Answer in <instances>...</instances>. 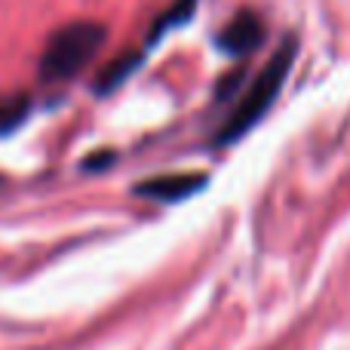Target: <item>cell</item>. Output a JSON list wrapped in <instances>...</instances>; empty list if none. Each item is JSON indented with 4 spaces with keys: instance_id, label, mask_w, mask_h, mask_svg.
<instances>
[{
    "instance_id": "6da1fadb",
    "label": "cell",
    "mask_w": 350,
    "mask_h": 350,
    "mask_svg": "<svg viewBox=\"0 0 350 350\" xmlns=\"http://www.w3.org/2000/svg\"><path fill=\"white\" fill-rule=\"evenodd\" d=\"M292 62H295V40L289 37V40L271 55V62L255 74V80L249 83V90L237 98L234 111L228 114L224 126L218 129V135H215L218 145H228V142L243 139V135H246L249 129L271 111L273 98H277L280 90H283V80H286V74H289Z\"/></svg>"
},
{
    "instance_id": "7a4b0ae2",
    "label": "cell",
    "mask_w": 350,
    "mask_h": 350,
    "mask_svg": "<svg viewBox=\"0 0 350 350\" xmlns=\"http://www.w3.org/2000/svg\"><path fill=\"white\" fill-rule=\"evenodd\" d=\"M108 31L102 22H71L62 25L46 40L40 59V77L43 80H68L80 74L92 62V55L105 46Z\"/></svg>"
},
{
    "instance_id": "3957f363",
    "label": "cell",
    "mask_w": 350,
    "mask_h": 350,
    "mask_svg": "<svg viewBox=\"0 0 350 350\" xmlns=\"http://www.w3.org/2000/svg\"><path fill=\"white\" fill-rule=\"evenodd\" d=\"M206 187V175L203 172H178V175H157L151 181H142L135 187V193L157 203H181V200L193 197L197 191Z\"/></svg>"
},
{
    "instance_id": "277c9868",
    "label": "cell",
    "mask_w": 350,
    "mask_h": 350,
    "mask_svg": "<svg viewBox=\"0 0 350 350\" xmlns=\"http://www.w3.org/2000/svg\"><path fill=\"white\" fill-rule=\"evenodd\" d=\"M261 37H265L261 18L255 16V12H240V16L230 18L228 28L221 31L218 46L230 55H243V53H252V49L261 43Z\"/></svg>"
},
{
    "instance_id": "5b68a950",
    "label": "cell",
    "mask_w": 350,
    "mask_h": 350,
    "mask_svg": "<svg viewBox=\"0 0 350 350\" xmlns=\"http://www.w3.org/2000/svg\"><path fill=\"white\" fill-rule=\"evenodd\" d=\"M142 65V53H120L117 59H111L108 65L98 71V77H96V92H114L120 83H126L129 77H133V71Z\"/></svg>"
},
{
    "instance_id": "8992f818",
    "label": "cell",
    "mask_w": 350,
    "mask_h": 350,
    "mask_svg": "<svg viewBox=\"0 0 350 350\" xmlns=\"http://www.w3.org/2000/svg\"><path fill=\"white\" fill-rule=\"evenodd\" d=\"M31 111V96L28 92H10L0 98V133H12L22 126V120Z\"/></svg>"
},
{
    "instance_id": "52a82bcc",
    "label": "cell",
    "mask_w": 350,
    "mask_h": 350,
    "mask_svg": "<svg viewBox=\"0 0 350 350\" xmlns=\"http://www.w3.org/2000/svg\"><path fill=\"white\" fill-rule=\"evenodd\" d=\"M193 10H197V0H175L170 10H166L163 16H160L157 22H154V28H151V40H157L160 34H166V31L175 28V25L187 22Z\"/></svg>"
}]
</instances>
